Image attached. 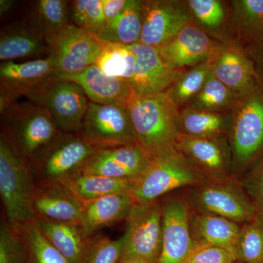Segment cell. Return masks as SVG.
Returning <instances> with one entry per match:
<instances>
[{
	"instance_id": "cell-39",
	"label": "cell",
	"mask_w": 263,
	"mask_h": 263,
	"mask_svg": "<svg viewBox=\"0 0 263 263\" xmlns=\"http://www.w3.org/2000/svg\"><path fill=\"white\" fill-rule=\"evenodd\" d=\"M25 250L17 228L3 221L0 228V263H24Z\"/></svg>"
},
{
	"instance_id": "cell-45",
	"label": "cell",
	"mask_w": 263,
	"mask_h": 263,
	"mask_svg": "<svg viewBox=\"0 0 263 263\" xmlns=\"http://www.w3.org/2000/svg\"><path fill=\"white\" fill-rule=\"evenodd\" d=\"M119 263H159V261L147 260L143 259H127L119 261Z\"/></svg>"
},
{
	"instance_id": "cell-41",
	"label": "cell",
	"mask_w": 263,
	"mask_h": 263,
	"mask_svg": "<svg viewBox=\"0 0 263 263\" xmlns=\"http://www.w3.org/2000/svg\"><path fill=\"white\" fill-rule=\"evenodd\" d=\"M234 254L226 249L212 246H200L194 251L187 262L190 263H233Z\"/></svg>"
},
{
	"instance_id": "cell-16",
	"label": "cell",
	"mask_w": 263,
	"mask_h": 263,
	"mask_svg": "<svg viewBox=\"0 0 263 263\" xmlns=\"http://www.w3.org/2000/svg\"><path fill=\"white\" fill-rule=\"evenodd\" d=\"M190 22L183 0H143L140 43L159 48Z\"/></svg>"
},
{
	"instance_id": "cell-4",
	"label": "cell",
	"mask_w": 263,
	"mask_h": 263,
	"mask_svg": "<svg viewBox=\"0 0 263 263\" xmlns=\"http://www.w3.org/2000/svg\"><path fill=\"white\" fill-rule=\"evenodd\" d=\"M1 116L5 133L26 159L32 160L61 133L47 110L30 101L15 102Z\"/></svg>"
},
{
	"instance_id": "cell-23",
	"label": "cell",
	"mask_w": 263,
	"mask_h": 263,
	"mask_svg": "<svg viewBox=\"0 0 263 263\" xmlns=\"http://www.w3.org/2000/svg\"><path fill=\"white\" fill-rule=\"evenodd\" d=\"M190 22L221 43L235 41L230 29V2L183 0Z\"/></svg>"
},
{
	"instance_id": "cell-47",
	"label": "cell",
	"mask_w": 263,
	"mask_h": 263,
	"mask_svg": "<svg viewBox=\"0 0 263 263\" xmlns=\"http://www.w3.org/2000/svg\"><path fill=\"white\" fill-rule=\"evenodd\" d=\"M185 263H190V262H185Z\"/></svg>"
},
{
	"instance_id": "cell-20",
	"label": "cell",
	"mask_w": 263,
	"mask_h": 263,
	"mask_svg": "<svg viewBox=\"0 0 263 263\" xmlns=\"http://www.w3.org/2000/svg\"><path fill=\"white\" fill-rule=\"evenodd\" d=\"M53 79L76 83L90 102L102 105L127 104L134 95L127 81L109 76L95 65L74 75L53 76L50 80Z\"/></svg>"
},
{
	"instance_id": "cell-30",
	"label": "cell",
	"mask_w": 263,
	"mask_h": 263,
	"mask_svg": "<svg viewBox=\"0 0 263 263\" xmlns=\"http://www.w3.org/2000/svg\"><path fill=\"white\" fill-rule=\"evenodd\" d=\"M143 28V0H129L119 16L99 35L105 42L133 46L141 41Z\"/></svg>"
},
{
	"instance_id": "cell-40",
	"label": "cell",
	"mask_w": 263,
	"mask_h": 263,
	"mask_svg": "<svg viewBox=\"0 0 263 263\" xmlns=\"http://www.w3.org/2000/svg\"><path fill=\"white\" fill-rule=\"evenodd\" d=\"M240 180L257 212V216L263 219V155Z\"/></svg>"
},
{
	"instance_id": "cell-6",
	"label": "cell",
	"mask_w": 263,
	"mask_h": 263,
	"mask_svg": "<svg viewBox=\"0 0 263 263\" xmlns=\"http://www.w3.org/2000/svg\"><path fill=\"white\" fill-rule=\"evenodd\" d=\"M102 148L81 133L61 132L32 160L46 182L57 183L79 174Z\"/></svg>"
},
{
	"instance_id": "cell-31",
	"label": "cell",
	"mask_w": 263,
	"mask_h": 263,
	"mask_svg": "<svg viewBox=\"0 0 263 263\" xmlns=\"http://www.w3.org/2000/svg\"><path fill=\"white\" fill-rule=\"evenodd\" d=\"M65 0L33 2L29 13V25L46 39L70 25V6Z\"/></svg>"
},
{
	"instance_id": "cell-19",
	"label": "cell",
	"mask_w": 263,
	"mask_h": 263,
	"mask_svg": "<svg viewBox=\"0 0 263 263\" xmlns=\"http://www.w3.org/2000/svg\"><path fill=\"white\" fill-rule=\"evenodd\" d=\"M130 46L136 55L134 75L130 82L133 94L148 95L165 92L186 70H173L166 66L157 48L137 43Z\"/></svg>"
},
{
	"instance_id": "cell-13",
	"label": "cell",
	"mask_w": 263,
	"mask_h": 263,
	"mask_svg": "<svg viewBox=\"0 0 263 263\" xmlns=\"http://www.w3.org/2000/svg\"><path fill=\"white\" fill-rule=\"evenodd\" d=\"M162 206V247L159 263H185L197 248L190 229L188 202L171 197Z\"/></svg>"
},
{
	"instance_id": "cell-11",
	"label": "cell",
	"mask_w": 263,
	"mask_h": 263,
	"mask_svg": "<svg viewBox=\"0 0 263 263\" xmlns=\"http://www.w3.org/2000/svg\"><path fill=\"white\" fill-rule=\"evenodd\" d=\"M81 133L102 148L138 144L127 104L90 102Z\"/></svg>"
},
{
	"instance_id": "cell-26",
	"label": "cell",
	"mask_w": 263,
	"mask_h": 263,
	"mask_svg": "<svg viewBox=\"0 0 263 263\" xmlns=\"http://www.w3.org/2000/svg\"><path fill=\"white\" fill-rule=\"evenodd\" d=\"M240 226L226 218L206 213H197L190 219L192 237L197 247H220L233 254Z\"/></svg>"
},
{
	"instance_id": "cell-18",
	"label": "cell",
	"mask_w": 263,
	"mask_h": 263,
	"mask_svg": "<svg viewBox=\"0 0 263 263\" xmlns=\"http://www.w3.org/2000/svg\"><path fill=\"white\" fill-rule=\"evenodd\" d=\"M216 79L239 95L258 82L253 65L236 41L221 43L209 61Z\"/></svg>"
},
{
	"instance_id": "cell-44",
	"label": "cell",
	"mask_w": 263,
	"mask_h": 263,
	"mask_svg": "<svg viewBox=\"0 0 263 263\" xmlns=\"http://www.w3.org/2000/svg\"><path fill=\"white\" fill-rule=\"evenodd\" d=\"M15 4L14 1L11 0H1L0 1V13L3 15L8 13L13 8Z\"/></svg>"
},
{
	"instance_id": "cell-17",
	"label": "cell",
	"mask_w": 263,
	"mask_h": 263,
	"mask_svg": "<svg viewBox=\"0 0 263 263\" xmlns=\"http://www.w3.org/2000/svg\"><path fill=\"white\" fill-rule=\"evenodd\" d=\"M149 163L148 156L138 144L110 147L99 151L77 174L134 181Z\"/></svg>"
},
{
	"instance_id": "cell-15",
	"label": "cell",
	"mask_w": 263,
	"mask_h": 263,
	"mask_svg": "<svg viewBox=\"0 0 263 263\" xmlns=\"http://www.w3.org/2000/svg\"><path fill=\"white\" fill-rule=\"evenodd\" d=\"M55 73L53 58L48 55L26 62H3L0 65V112L51 79Z\"/></svg>"
},
{
	"instance_id": "cell-14",
	"label": "cell",
	"mask_w": 263,
	"mask_h": 263,
	"mask_svg": "<svg viewBox=\"0 0 263 263\" xmlns=\"http://www.w3.org/2000/svg\"><path fill=\"white\" fill-rule=\"evenodd\" d=\"M221 44L189 22L171 41L157 49L171 70H184L209 62Z\"/></svg>"
},
{
	"instance_id": "cell-8",
	"label": "cell",
	"mask_w": 263,
	"mask_h": 263,
	"mask_svg": "<svg viewBox=\"0 0 263 263\" xmlns=\"http://www.w3.org/2000/svg\"><path fill=\"white\" fill-rule=\"evenodd\" d=\"M195 203L200 212L221 216L240 226L257 216L250 197L234 176L197 186Z\"/></svg>"
},
{
	"instance_id": "cell-9",
	"label": "cell",
	"mask_w": 263,
	"mask_h": 263,
	"mask_svg": "<svg viewBox=\"0 0 263 263\" xmlns=\"http://www.w3.org/2000/svg\"><path fill=\"white\" fill-rule=\"evenodd\" d=\"M46 41L54 63L53 76L74 75L95 65L104 46L94 34L72 24Z\"/></svg>"
},
{
	"instance_id": "cell-27",
	"label": "cell",
	"mask_w": 263,
	"mask_h": 263,
	"mask_svg": "<svg viewBox=\"0 0 263 263\" xmlns=\"http://www.w3.org/2000/svg\"><path fill=\"white\" fill-rule=\"evenodd\" d=\"M230 29L233 40L245 46L263 36V0L230 1Z\"/></svg>"
},
{
	"instance_id": "cell-3",
	"label": "cell",
	"mask_w": 263,
	"mask_h": 263,
	"mask_svg": "<svg viewBox=\"0 0 263 263\" xmlns=\"http://www.w3.org/2000/svg\"><path fill=\"white\" fill-rule=\"evenodd\" d=\"M228 139L233 174H243L263 155V84L257 82L240 96L230 111Z\"/></svg>"
},
{
	"instance_id": "cell-33",
	"label": "cell",
	"mask_w": 263,
	"mask_h": 263,
	"mask_svg": "<svg viewBox=\"0 0 263 263\" xmlns=\"http://www.w3.org/2000/svg\"><path fill=\"white\" fill-rule=\"evenodd\" d=\"M16 228L23 240L24 263H70L46 239L36 220Z\"/></svg>"
},
{
	"instance_id": "cell-32",
	"label": "cell",
	"mask_w": 263,
	"mask_h": 263,
	"mask_svg": "<svg viewBox=\"0 0 263 263\" xmlns=\"http://www.w3.org/2000/svg\"><path fill=\"white\" fill-rule=\"evenodd\" d=\"M211 74L209 62L191 67L183 71L164 93L179 110L186 108L200 92Z\"/></svg>"
},
{
	"instance_id": "cell-5",
	"label": "cell",
	"mask_w": 263,
	"mask_h": 263,
	"mask_svg": "<svg viewBox=\"0 0 263 263\" xmlns=\"http://www.w3.org/2000/svg\"><path fill=\"white\" fill-rule=\"evenodd\" d=\"M207 181L203 175L176 152L151 160L141 176L133 181L129 193L136 203H148L177 189L199 186Z\"/></svg>"
},
{
	"instance_id": "cell-43",
	"label": "cell",
	"mask_w": 263,
	"mask_h": 263,
	"mask_svg": "<svg viewBox=\"0 0 263 263\" xmlns=\"http://www.w3.org/2000/svg\"><path fill=\"white\" fill-rule=\"evenodd\" d=\"M129 0H102L103 10L107 26L122 13Z\"/></svg>"
},
{
	"instance_id": "cell-46",
	"label": "cell",
	"mask_w": 263,
	"mask_h": 263,
	"mask_svg": "<svg viewBox=\"0 0 263 263\" xmlns=\"http://www.w3.org/2000/svg\"><path fill=\"white\" fill-rule=\"evenodd\" d=\"M233 263H245V262H240V261L236 260V261H235V262Z\"/></svg>"
},
{
	"instance_id": "cell-1",
	"label": "cell",
	"mask_w": 263,
	"mask_h": 263,
	"mask_svg": "<svg viewBox=\"0 0 263 263\" xmlns=\"http://www.w3.org/2000/svg\"><path fill=\"white\" fill-rule=\"evenodd\" d=\"M127 105L137 143L150 161L178 152L180 110L165 93L133 95Z\"/></svg>"
},
{
	"instance_id": "cell-37",
	"label": "cell",
	"mask_w": 263,
	"mask_h": 263,
	"mask_svg": "<svg viewBox=\"0 0 263 263\" xmlns=\"http://www.w3.org/2000/svg\"><path fill=\"white\" fill-rule=\"evenodd\" d=\"M70 19L73 25L96 37L107 27L102 0H76L70 3Z\"/></svg>"
},
{
	"instance_id": "cell-21",
	"label": "cell",
	"mask_w": 263,
	"mask_h": 263,
	"mask_svg": "<svg viewBox=\"0 0 263 263\" xmlns=\"http://www.w3.org/2000/svg\"><path fill=\"white\" fill-rule=\"evenodd\" d=\"M84 202L60 183L35 186L33 207L37 218L81 224Z\"/></svg>"
},
{
	"instance_id": "cell-2",
	"label": "cell",
	"mask_w": 263,
	"mask_h": 263,
	"mask_svg": "<svg viewBox=\"0 0 263 263\" xmlns=\"http://www.w3.org/2000/svg\"><path fill=\"white\" fill-rule=\"evenodd\" d=\"M34 190L27 159L17 149L9 136L2 132L0 195L7 222L12 228L37 220L33 207Z\"/></svg>"
},
{
	"instance_id": "cell-24",
	"label": "cell",
	"mask_w": 263,
	"mask_h": 263,
	"mask_svg": "<svg viewBox=\"0 0 263 263\" xmlns=\"http://www.w3.org/2000/svg\"><path fill=\"white\" fill-rule=\"evenodd\" d=\"M48 53L46 37L29 24H10L0 33V60L2 62Z\"/></svg>"
},
{
	"instance_id": "cell-36",
	"label": "cell",
	"mask_w": 263,
	"mask_h": 263,
	"mask_svg": "<svg viewBox=\"0 0 263 263\" xmlns=\"http://www.w3.org/2000/svg\"><path fill=\"white\" fill-rule=\"evenodd\" d=\"M237 261L245 263H263V219L240 226L233 251Z\"/></svg>"
},
{
	"instance_id": "cell-29",
	"label": "cell",
	"mask_w": 263,
	"mask_h": 263,
	"mask_svg": "<svg viewBox=\"0 0 263 263\" xmlns=\"http://www.w3.org/2000/svg\"><path fill=\"white\" fill-rule=\"evenodd\" d=\"M57 183H62L84 202L114 194L130 192L133 180L76 174Z\"/></svg>"
},
{
	"instance_id": "cell-25",
	"label": "cell",
	"mask_w": 263,
	"mask_h": 263,
	"mask_svg": "<svg viewBox=\"0 0 263 263\" xmlns=\"http://www.w3.org/2000/svg\"><path fill=\"white\" fill-rule=\"evenodd\" d=\"M38 228L50 243L70 263H81L91 236L81 224L57 222L37 218Z\"/></svg>"
},
{
	"instance_id": "cell-35",
	"label": "cell",
	"mask_w": 263,
	"mask_h": 263,
	"mask_svg": "<svg viewBox=\"0 0 263 263\" xmlns=\"http://www.w3.org/2000/svg\"><path fill=\"white\" fill-rule=\"evenodd\" d=\"M103 43V50L95 65L107 75L121 78L130 84L136 66V55L130 46Z\"/></svg>"
},
{
	"instance_id": "cell-12",
	"label": "cell",
	"mask_w": 263,
	"mask_h": 263,
	"mask_svg": "<svg viewBox=\"0 0 263 263\" xmlns=\"http://www.w3.org/2000/svg\"><path fill=\"white\" fill-rule=\"evenodd\" d=\"M176 150L209 181L233 176L228 136L197 138L180 135Z\"/></svg>"
},
{
	"instance_id": "cell-34",
	"label": "cell",
	"mask_w": 263,
	"mask_h": 263,
	"mask_svg": "<svg viewBox=\"0 0 263 263\" xmlns=\"http://www.w3.org/2000/svg\"><path fill=\"white\" fill-rule=\"evenodd\" d=\"M240 96L211 74L200 92L188 107L213 113H230Z\"/></svg>"
},
{
	"instance_id": "cell-28",
	"label": "cell",
	"mask_w": 263,
	"mask_h": 263,
	"mask_svg": "<svg viewBox=\"0 0 263 263\" xmlns=\"http://www.w3.org/2000/svg\"><path fill=\"white\" fill-rule=\"evenodd\" d=\"M230 123V112L213 113L187 107L180 110L178 129L180 135L197 138L228 136Z\"/></svg>"
},
{
	"instance_id": "cell-10",
	"label": "cell",
	"mask_w": 263,
	"mask_h": 263,
	"mask_svg": "<svg viewBox=\"0 0 263 263\" xmlns=\"http://www.w3.org/2000/svg\"><path fill=\"white\" fill-rule=\"evenodd\" d=\"M125 247L121 260L159 261L162 247V206L157 201L136 203L127 219Z\"/></svg>"
},
{
	"instance_id": "cell-7",
	"label": "cell",
	"mask_w": 263,
	"mask_h": 263,
	"mask_svg": "<svg viewBox=\"0 0 263 263\" xmlns=\"http://www.w3.org/2000/svg\"><path fill=\"white\" fill-rule=\"evenodd\" d=\"M26 98L46 109L62 133H81L90 101L84 90L76 83L48 80Z\"/></svg>"
},
{
	"instance_id": "cell-42",
	"label": "cell",
	"mask_w": 263,
	"mask_h": 263,
	"mask_svg": "<svg viewBox=\"0 0 263 263\" xmlns=\"http://www.w3.org/2000/svg\"><path fill=\"white\" fill-rule=\"evenodd\" d=\"M243 48L253 65L257 81L263 84V36L247 43Z\"/></svg>"
},
{
	"instance_id": "cell-22",
	"label": "cell",
	"mask_w": 263,
	"mask_h": 263,
	"mask_svg": "<svg viewBox=\"0 0 263 263\" xmlns=\"http://www.w3.org/2000/svg\"><path fill=\"white\" fill-rule=\"evenodd\" d=\"M135 204L129 192L84 202L81 226L86 234L91 236L102 228L126 220Z\"/></svg>"
},
{
	"instance_id": "cell-38",
	"label": "cell",
	"mask_w": 263,
	"mask_h": 263,
	"mask_svg": "<svg viewBox=\"0 0 263 263\" xmlns=\"http://www.w3.org/2000/svg\"><path fill=\"white\" fill-rule=\"evenodd\" d=\"M127 234L118 239L103 235L91 237L81 263H119L125 247Z\"/></svg>"
}]
</instances>
